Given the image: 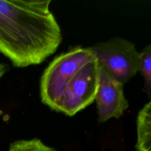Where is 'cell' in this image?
<instances>
[{"mask_svg":"<svg viewBox=\"0 0 151 151\" xmlns=\"http://www.w3.org/2000/svg\"><path fill=\"white\" fill-rule=\"evenodd\" d=\"M98 121L105 122L111 118L119 119L129 106L124 94L123 84L116 81L99 63V86L96 95Z\"/></svg>","mask_w":151,"mask_h":151,"instance_id":"obj_5","label":"cell"},{"mask_svg":"<svg viewBox=\"0 0 151 151\" xmlns=\"http://www.w3.org/2000/svg\"><path fill=\"white\" fill-rule=\"evenodd\" d=\"M139 72L145 79L142 91L151 100V44L139 52Z\"/></svg>","mask_w":151,"mask_h":151,"instance_id":"obj_7","label":"cell"},{"mask_svg":"<svg viewBox=\"0 0 151 151\" xmlns=\"http://www.w3.org/2000/svg\"><path fill=\"white\" fill-rule=\"evenodd\" d=\"M137 130V150L151 151V100L139 112Z\"/></svg>","mask_w":151,"mask_h":151,"instance_id":"obj_6","label":"cell"},{"mask_svg":"<svg viewBox=\"0 0 151 151\" xmlns=\"http://www.w3.org/2000/svg\"><path fill=\"white\" fill-rule=\"evenodd\" d=\"M8 151H57L52 147L45 145L41 140H19L11 143Z\"/></svg>","mask_w":151,"mask_h":151,"instance_id":"obj_8","label":"cell"},{"mask_svg":"<svg viewBox=\"0 0 151 151\" xmlns=\"http://www.w3.org/2000/svg\"><path fill=\"white\" fill-rule=\"evenodd\" d=\"M91 47L76 46L55 57L41 79V98L44 104L58 111L66 85L86 63L95 60Z\"/></svg>","mask_w":151,"mask_h":151,"instance_id":"obj_2","label":"cell"},{"mask_svg":"<svg viewBox=\"0 0 151 151\" xmlns=\"http://www.w3.org/2000/svg\"><path fill=\"white\" fill-rule=\"evenodd\" d=\"M50 3L0 0V53L14 66L41 63L60 46L61 30Z\"/></svg>","mask_w":151,"mask_h":151,"instance_id":"obj_1","label":"cell"},{"mask_svg":"<svg viewBox=\"0 0 151 151\" xmlns=\"http://www.w3.org/2000/svg\"><path fill=\"white\" fill-rule=\"evenodd\" d=\"M97 61L118 82H128L139 72V52L125 38L115 37L91 47Z\"/></svg>","mask_w":151,"mask_h":151,"instance_id":"obj_3","label":"cell"},{"mask_svg":"<svg viewBox=\"0 0 151 151\" xmlns=\"http://www.w3.org/2000/svg\"><path fill=\"white\" fill-rule=\"evenodd\" d=\"M99 86L97 59L84 65L69 81L58 108V112L74 116L95 101Z\"/></svg>","mask_w":151,"mask_h":151,"instance_id":"obj_4","label":"cell"},{"mask_svg":"<svg viewBox=\"0 0 151 151\" xmlns=\"http://www.w3.org/2000/svg\"><path fill=\"white\" fill-rule=\"evenodd\" d=\"M7 70V65L4 64V63H0V79H1V77L6 73Z\"/></svg>","mask_w":151,"mask_h":151,"instance_id":"obj_9","label":"cell"}]
</instances>
